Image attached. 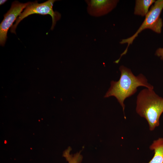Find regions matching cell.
<instances>
[{
  "instance_id": "5",
  "label": "cell",
  "mask_w": 163,
  "mask_h": 163,
  "mask_svg": "<svg viewBox=\"0 0 163 163\" xmlns=\"http://www.w3.org/2000/svg\"><path fill=\"white\" fill-rule=\"evenodd\" d=\"M30 2L21 3L17 1L13 2L9 10L4 15V18L0 25V43L4 46L7 38V34L9 28L17 18L23 9L25 8Z\"/></svg>"
},
{
  "instance_id": "2",
  "label": "cell",
  "mask_w": 163,
  "mask_h": 163,
  "mask_svg": "<svg viewBox=\"0 0 163 163\" xmlns=\"http://www.w3.org/2000/svg\"><path fill=\"white\" fill-rule=\"evenodd\" d=\"M136 112L147 121L151 131L159 125V118L163 112V98L153 89L147 88L141 91L137 97Z\"/></svg>"
},
{
  "instance_id": "10",
  "label": "cell",
  "mask_w": 163,
  "mask_h": 163,
  "mask_svg": "<svg viewBox=\"0 0 163 163\" xmlns=\"http://www.w3.org/2000/svg\"><path fill=\"white\" fill-rule=\"evenodd\" d=\"M155 55L160 57L161 59L163 60V48H160L157 50Z\"/></svg>"
},
{
  "instance_id": "1",
  "label": "cell",
  "mask_w": 163,
  "mask_h": 163,
  "mask_svg": "<svg viewBox=\"0 0 163 163\" xmlns=\"http://www.w3.org/2000/svg\"><path fill=\"white\" fill-rule=\"evenodd\" d=\"M119 69L121 72L119 80L117 81H111L110 87L104 97H115L124 112L125 100L134 94L138 87L144 86L151 89H153V87L148 82L147 79L142 74L135 76L130 69L123 66H121Z\"/></svg>"
},
{
  "instance_id": "6",
  "label": "cell",
  "mask_w": 163,
  "mask_h": 163,
  "mask_svg": "<svg viewBox=\"0 0 163 163\" xmlns=\"http://www.w3.org/2000/svg\"><path fill=\"white\" fill-rule=\"evenodd\" d=\"M88 6L87 11L91 16L99 17L106 14L116 6L118 0H85Z\"/></svg>"
},
{
  "instance_id": "3",
  "label": "cell",
  "mask_w": 163,
  "mask_h": 163,
  "mask_svg": "<svg viewBox=\"0 0 163 163\" xmlns=\"http://www.w3.org/2000/svg\"><path fill=\"white\" fill-rule=\"evenodd\" d=\"M163 9V0H158L155 1L145 16L144 21L136 33L131 37L123 39L120 42V44L127 43L128 45L124 51L121 54L119 59V60L122 56L126 53L129 45L132 43L138 34L144 30L149 29L157 33H161L163 22L160 15Z\"/></svg>"
},
{
  "instance_id": "9",
  "label": "cell",
  "mask_w": 163,
  "mask_h": 163,
  "mask_svg": "<svg viewBox=\"0 0 163 163\" xmlns=\"http://www.w3.org/2000/svg\"><path fill=\"white\" fill-rule=\"evenodd\" d=\"M72 150L70 147H69L63 152V156L68 161V163H81L83 157L81 154V151L73 155L70 154Z\"/></svg>"
},
{
  "instance_id": "7",
  "label": "cell",
  "mask_w": 163,
  "mask_h": 163,
  "mask_svg": "<svg viewBox=\"0 0 163 163\" xmlns=\"http://www.w3.org/2000/svg\"><path fill=\"white\" fill-rule=\"evenodd\" d=\"M149 148L154 150V155L148 163H163V138L154 140Z\"/></svg>"
},
{
  "instance_id": "8",
  "label": "cell",
  "mask_w": 163,
  "mask_h": 163,
  "mask_svg": "<svg viewBox=\"0 0 163 163\" xmlns=\"http://www.w3.org/2000/svg\"><path fill=\"white\" fill-rule=\"evenodd\" d=\"M154 0H136L135 2L134 14L143 17L149 12L150 7L155 2Z\"/></svg>"
},
{
  "instance_id": "11",
  "label": "cell",
  "mask_w": 163,
  "mask_h": 163,
  "mask_svg": "<svg viewBox=\"0 0 163 163\" xmlns=\"http://www.w3.org/2000/svg\"><path fill=\"white\" fill-rule=\"evenodd\" d=\"M7 1V0H1L0 1V5L3 4Z\"/></svg>"
},
{
  "instance_id": "4",
  "label": "cell",
  "mask_w": 163,
  "mask_h": 163,
  "mask_svg": "<svg viewBox=\"0 0 163 163\" xmlns=\"http://www.w3.org/2000/svg\"><path fill=\"white\" fill-rule=\"evenodd\" d=\"M56 0H49L41 3H38L37 1L30 2L27 6L23 11L21 13L16 20L15 23L11 28L10 31L16 34L15 30L20 22L25 18L33 14L42 15L49 14L52 18V24L51 30H53L57 21L61 17L60 13L53 8V4Z\"/></svg>"
}]
</instances>
